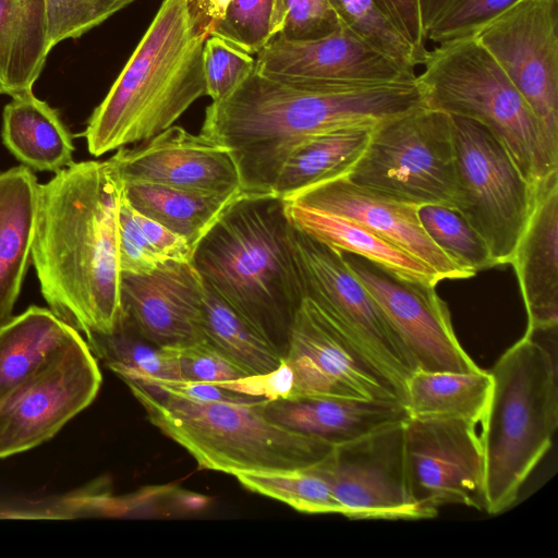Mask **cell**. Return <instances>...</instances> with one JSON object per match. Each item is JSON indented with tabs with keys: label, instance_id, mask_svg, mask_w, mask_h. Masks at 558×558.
<instances>
[{
	"label": "cell",
	"instance_id": "cell-1",
	"mask_svg": "<svg viewBox=\"0 0 558 558\" xmlns=\"http://www.w3.org/2000/svg\"><path fill=\"white\" fill-rule=\"evenodd\" d=\"M123 196L113 156L73 162L38 187L31 257L40 291L50 311L85 336L109 333L122 312Z\"/></svg>",
	"mask_w": 558,
	"mask_h": 558
},
{
	"label": "cell",
	"instance_id": "cell-2",
	"mask_svg": "<svg viewBox=\"0 0 558 558\" xmlns=\"http://www.w3.org/2000/svg\"><path fill=\"white\" fill-rule=\"evenodd\" d=\"M422 105L415 80L290 83L255 71L211 101L201 133L231 154L242 191L274 193L280 170L305 140L345 128H376Z\"/></svg>",
	"mask_w": 558,
	"mask_h": 558
},
{
	"label": "cell",
	"instance_id": "cell-3",
	"mask_svg": "<svg viewBox=\"0 0 558 558\" xmlns=\"http://www.w3.org/2000/svg\"><path fill=\"white\" fill-rule=\"evenodd\" d=\"M294 232L281 197L242 192L199 240L193 255L203 281L282 357L305 296Z\"/></svg>",
	"mask_w": 558,
	"mask_h": 558
},
{
	"label": "cell",
	"instance_id": "cell-4",
	"mask_svg": "<svg viewBox=\"0 0 558 558\" xmlns=\"http://www.w3.org/2000/svg\"><path fill=\"white\" fill-rule=\"evenodd\" d=\"M210 31L187 0H163L92 113L84 136L93 156L147 141L206 95L203 49Z\"/></svg>",
	"mask_w": 558,
	"mask_h": 558
},
{
	"label": "cell",
	"instance_id": "cell-5",
	"mask_svg": "<svg viewBox=\"0 0 558 558\" xmlns=\"http://www.w3.org/2000/svg\"><path fill=\"white\" fill-rule=\"evenodd\" d=\"M557 332L527 335L489 371L493 388L482 421L485 509L498 514L551 447L558 426V374L547 343Z\"/></svg>",
	"mask_w": 558,
	"mask_h": 558
},
{
	"label": "cell",
	"instance_id": "cell-6",
	"mask_svg": "<svg viewBox=\"0 0 558 558\" xmlns=\"http://www.w3.org/2000/svg\"><path fill=\"white\" fill-rule=\"evenodd\" d=\"M148 421L184 448L198 469L241 472L310 469L333 449L330 442L270 421L260 401H195L154 384L124 381Z\"/></svg>",
	"mask_w": 558,
	"mask_h": 558
},
{
	"label": "cell",
	"instance_id": "cell-7",
	"mask_svg": "<svg viewBox=\"0 0 558 558\" xmlns=\"http://www.w3.org/2000/svg\"><path fill=\"white\" fill-rule=\"evenodd\" d=\"M415 83L422 104L486 126L533 185L542 177V134L525 99L474 37L426 50Z\"/></svg>",
	"mask_w": 558,
	"mask_h": 558
},
{
	"label": "cell",
	"instance_id": "cell-8",
	"mask_svg": "<svg viewBox=\"0 0 558 558\" xmlns=\"http://www.w3.org/2000/svg\"><path fill=\"white\" fill-rule=\"evenodd\" d=\"M347 178L407 203L453 208L451 116L420 105L380 123Z\"/></svg>",
	"mask_w": 558,
	"mask_h": 558
},
{
	"label": "cell",
	"instance_id": "cell-9",
	"mask_svg": "<svg viewBox=\"0 0 558 558\" xmlns=\"http://www.w3.org/2000/svg\"><path fill=\"white\" fill-rule=\"evenodd\" d=\"M451 121L453 208L484 239L496 266L510 264L530 216L533 185L486 126L456 116Z\"/></svg>",
	"mask_w": 558,
	"mask_h": 558
},
{
	"label": "cell",
	"instance_id": "cell-10",
	"mask_svg": "<svg viewBox=\"0 0 558 558\" xmlns=\"http://www.w3.org/2000/svg\"><path fill=\"white\" fill-rule=\"evenodd\" d=\"M534 113L542 177L558 171V0H520L473 36Z\"/></svg>",
	"mask_w": 558,
	"mask_h": 558
},
{
	"label": "cell",
	"instance_id": "cell-11",
	"mask_svg": "<svg viewBox=\"0 0 558 558\" xmlns=\"http://www.w3.org/2000/svg\"><path fill=\"white\" fill-rule=\"evenodd\" d=\"M295 229V228H294ZM296 260L305 296L349 336L402 400L416 365L344 254L295 229Z\"/></svg>",
	"mask_w": 558,
	"mask_h": 558
},
{
	"label": "cell",
	"instance_id": "cell-12",
	"mask_svg": "<svg viewBox=\"0 0 558 558\" xmlns=\"http://www.w3.org/2000/svg\"><path fill=\"white\" fill-rule=\"evenodd\" d=\"M399 421L335 446L313 470L329 484L340 514L350 519H424L412 498Z\"/></svg>",
	"mask_w": 558,
	"mask_h": 558
},
{
	"label": "cell",
	"instance_id": "cell-13",
	"mask_svg": "<svg viewBox=\"0 0 558 558\" xmlns=\"http://www.w3.org/2000/svg\"><path fill=\"white\" fill-rule=\"evenodd\" d=\"M283 359L294 376V397H338L400 402L395 388L349 336L311 298L300 303Z\"/></svg>",
	"mask_w": 558,
	"mask_h": 558
},
{
	"label": "cell",
	"instance_id": "cell-14",
	"mask_svg": "<svg viewBox=\"0 0 558 558\" xmlns=\"http://www.w3.org/2000/svg\"><path fill=\"white\" fill-rule=\"evenodd\" d=\"M100 385L95 355L80 336L54 361L0 400V458L51 438L93 402Z\"/></svg>",
	"mask_w": 558,
	"mask_h": 558
},
{
	"label": "cell",
	"instance_id": "cell-15",
	"mask_svg": "<svg viewBox=\"0 0 558 558\" xmlns=\"http://www.w3.org/2000/svg\"><path fill=\"white\" fill-rule=\"evenodd\" d=\"M403 428L410 490L424 519L448 505L485 509L484 451L475 424L407 417Z\"/></svg>",
	"mask_w": 558,
	"mask_h": 558
},
{
	"label": "cell",
	"instance_id": "cell-16",
	"mask_svg": "<svg viewBox=\"0 0 558 558\" xmlns=\"http://www.w3.org/2000/svg\"><path fill=\"white\" fill-rule=\"evenodd\" d=\"M345 260L386 319L424 371L474 372L481 367L464 351L447 304L435 287L411 281L353 254Z\"/></svg>",
	"mask_w": 558,
	"mask_h": 558
},
{
	"label": "cell",
	"instance_id": "cell-17",
	"mask_svg": "<svg viewBox=\"0 0 558 558\" xmlns=\"http://www.w3.org/2000/svg\"><path fill=\"white\" fill-rule=\"evenodd\" d=\"M254 71L290 83L398 82L415 71L381 53L341 23L332 34L313 40L275 36L257 53Z\"/></svg>",
	"mask_w": 558,
	"mask_h": 558
},
{
	"label": "cell",
	"instance_id": "cell-18",
	"mask_svg": "<svg viewBox=\"0 0 558 558\" xmlns=\"http://www.w3.org/2000/svg\"><path fill=\"white\" fill-rule=\"evenodd\" d=\"M124 182H146L215 194L242 191L227 148L172 125L133 148L113 155Z\"/></svg>",
	"mask_w": 558,
	"mask_h": 558
},
{
	"label": "cell",
	"instance_id": "cell-19",
	"mask_svg": "<svg viewBox=\"0 0 558 558\" xmlns=\"http://www.w3.org/2000/svg\"><path fill=\"white\" fill-rule=\"evenodd\" d=\"M288 198L359 222L424 263L439 281L474 276L430 240L420 221L418 205L360 186L347 177L320 183Z\"/></svg>",
	"mask_w": 558,
	"mask_h": 558
},
{
	"label": "cell",
	"instance_id": "cell-20",
	"mask_svg": "<svg viewBox=\"0 0 558 558\" xmlns=\"http://www.w3.org/2000/svg\"><path fill=\"white\" fill-rule=\"evenodd\" d=\"M121 305L149 342L179 348L204 340V281L193 263L166 262L145 275L121 274Z\"/></svg>",
	"mask_w": 558,
	"mask_h": 558
},
{
	"label": "cell",
	"instance_id": "cell-21",
	"mask_svg": "<svg viewBox=\"0 0 558 558\" xmlns=\"http://www.w3.org/2000/svg\"><path fill=\"white\" fill-rule=\"evenodd\" d=\"M510 264L526 310L525 333L557 331L558 171L533 184L530 216Z\"/></svg>",
	"mask_w": 558,
	"mask_h": 558
},
{
	"label": "cell",
	"instance_id": "cell-22",
	"mask_svg": "<svg viewBox=\"0 0 558 558\" xmlns=\"http://www.w3.org/2000/svg\"><path fill=\"white\" fill-rule=\"evenodd\" d=\"M260 408L270 421L333 446L408 417L400 402L338 397L263 399Z\"/></svg>",
	"mask_w": 558,
	"mask_h": 558
},
{
	"label": "cell",
	"instance_id": "cell-23",
	"mask_svg": "<svg viewBox=\"0 0 558 558\" xmlns=\"http://www.w3.org/2000/svg\"><path fill=\"white\" fill-rule=\"evenodd\" d=\"M38 187L26 166L0 173V329L13 318L32 258Z\"/></svg>",
	"mask_w": 558,
	"mask_h": 558
},
{
	"label": "cell",
	"instance_id": "cell-24",
	"mask_svg": "<svg viewBox=\"0 0 558 558\" xmlns=\"http://www.w3.org/2000/svg\"><path fill=\"white\" fill-rule=\"evenodd\" d=\"M283 205L295 229L337 251L363 257L411 281L432 286L439 282L424 263L352 219L290 198L283 199Z\"/></svg>",
	"mask_w": 558,
	"mask_h": 558
},
{
	"label": "cell",
	"instance_id": "cell-25",
	"mask_svg": "<svg viewBox=\"0 0 558 558\" xmlns=\"http://www.w3.org/2000/svg\"><path fill=\"white\" fill-rule=\"evenodd\" d=\"M80 332L50 310L31 306L0 329V400L63 353Z\"/></svg>",
	"mask_w": 558,
	"mask_h": 558
},
{
	"label": "cell",
	"instance_id": "cell-26",
	"mask_svg": "<svg viewBox=\"0 0 558 558\" xmlns=\"http://www.w3.org/2000/svg\"><path fill=\"white\" fill-rule=\"evenodd\" d=\"M51 49L46 0H0V94L33 92Z\"/></svg>",
	"mask_w": 558,
	"mask_h": 558
},
{
	"label": "cell",
	"instance_id": "cell-27",
	"mask_svg": "<svg viewBox=\"0 0 558 558\" xmlns=\"http://www.w3.org/2000/svg\"><path fill=\"white\" fill-rule=\"evenodd\" d=\"M2 140L24 165L57 173L73 163L72 136L56 109L33 92L13 97L4 107Z\"/></svg>",
	"mask_w": 558,
	"mask_h": 558
},
{
	"label": "cell",
	"instance_id": "cell-28",
	"mask_svg": "<svg viewBox=\"0 0 558 558\" xmlns=\"http://www.w3.org/2000/svg\"><path fill=\"white\" fill-rule=\"evenodd\" d=\"M493 388L489 371H424L405 384L403 407L409 418L460 420L481 424Z\"/></svg>",
	"mask_w": 558,
	"mask_h": 558
},
{
	"label": "cell",
	"instance_id": "cell-29",
	"mask_svg": "<svg viewBox=\"0 0 558 558\" xmlns=\"http://www.w3.org/2000/svg\"><path fill=\"white\" fill-rule=\"evenodd\" d=\"M374 129L345 128L305 140L288 156L274 193L284 199L320 183L348 177Z\"/></svg>",
	"mask_w": 558,
	"mask_h": 558
},
{
	"label": "cell",
	"instance_id": "cell-30",
	"mask_svg": "<svg viewBox=\"0 0 558 558\" xmlns=\"http://www.w3.org/2000/svg\"><path fill=\"white\" fill-rule=\"evenodd\" d=\"M241 193L215 194L155 183L124 182L125 198L137 211L183 236L194 250Z\"/></svg>",
	"mask_w": 558,
	"mask_h": 558
},
{
	"label": "cell",
	"instance_id": "cell-31",
	"mask_svg": "<svg viewBox=\"0 0 558 558\" xmlns=\"http://www.w3.org/2000/svg\"><path fill=\"white\" fill-rule=\"evenodd\" d=\"M86 343L124 381H183L178 349L159 347L143 338L123 311L109 333L86 335Z\"/></svg>",
	"mask_w": 558,
	"mask_h": 558
},
{
	"label": "cell",
	"instance_id": "cell-32",
	"mask_svg": "<svg viewBox=\"0 0 558 558\" xmlns=\"http://www.w3.org/2000/svg\"><path fill=\"white\" fill-rule=\"evenodd\" d=\"M201 330L203 339L247 375L276 369L282 355L204 282Z\"/></svg>",
	"mask_w": 558,
	"mask_h": 558
},
{
	"label": "cell",
	"instance_id": "cell-33",
	"mask_svg": "<svg viewBox=\"0 0 558 558\" xmlns=\"http://www.w3.org/2000/svg\"><path fill=\"white\" fill-rule=\"evenodd\" d=\"M234 476L246 489L282 501L298 511L340 514L328 482L313 468L241 472Z\"/></svg>",
	"mask_w": 558,
	"mask_h": 558
},
{
	"label": "cell",
	"instance_id": "cell-34",
	"mask_svg": "<svg viewBox=\"0 0 558 558\" xmlns=\"http://www.w3.org/2000/svg\"><path fill=\"white\" fill-rule=\"evenodd\" d=\"M418 218L430 240L464 269L475 275L496 266L484 239L454 208L421 205Z\"/></svg>",
	"mask_w": 558,
	"mask_h": 558
},
{
	"label": "cell",
	"instance_id": "cell-35",
	"mask_svg": "<svg viewBox=\"0 0 558 558\" xmlns=\"http://www.w3.org/2000/svg\"><path fill=\"white\" fill-rule=\"evenodd\" d=\"M342 24L397 63L415 71L425 53L396 27L376 0H330Z\"/></svg>",
	"mask_w": 558,
	"mask_h": 558
},
{
	"label": "cell",
	"instance_id": "cell-36",
	"mask_svg": "<svg viewBox=\"0 0 558 558\" xmlns=\"http://www.w3.org/2000/svg\"><path fill=\"white\" fill-rule=\"evenodd\" d=\"M286 17L284 0H231L209 36L253 54L280 34Z\"/></svg>",
	"mask_w": 558,
	"mask_h": 558
},
{
	"label": "cell",
	"instance_id": "cell-37",
	"mask_svg": "<svg viewBox=\"0 0 558 558\" xmlns=\"http://www.w3.org/2000/svg\"><path fill=\"white\" fill-rule=\"evenodd\" d=\"M135 0H46L51 48L77 38Z\"/></svg>",
	"mask_w": 558,
	"mask_h": 558
},
{
	"label": "cell",
	"instance_id": "cell-38",
	"mask_svg": "<svg viewBox=\"0 0 558 558\" xmlns=\"http://www.w3.org/2000/svg\"><path fill=\"white\" fill-rule=\"evenodd\" d=\"M252 54L217 36H209L203 49L206 96L220 101L230 96L254 71Z\"/></svg>",
	"mask_w": 558,
	"mask_h": 558
},
{
	"label": "cell",
	"instance_id": "cell-39",
	"mask_svg": "<svg viewBox=\"0 0 558 558\" xmlns=\"http://www.w3.org/2000/svg\"><path fill=\"white\" fill-rule=\"evenodd\" d=\"M520 0H461L426 34L435 45L473 37L485 24Z\"/></svg>",
	"mask_w": 558,
	"mask_h": 558
},
{
	"label": "cell",
	"instance_id": "cell-40",
	"mask_svg": "<svg viewBox=\"0 0 558 558\" xmlns=\"http://www.w3.org/2000/svg\"><path fill=\"white\" fill-rule=\"evenodd\" d=\"M119 262L121 274L145 275L163 264L142 230L137 210L123 196L119 210Z\"/></svg>",
	"mask_w": 558,
	"mask_h": 558
},
{
	"label": "cell",
	"instance_id": "cell-41",
	"mask_svg": "<svg viewBox=\"0 0 558 558\" xmlns=\"http://www.w3.org/2000/svg\"><path fill=\"white\" fill-rule=\"evenodd\" d=\"M284 4L287 17L279 35L287 39H319L341 25L330 0H284Z\"/></svg>",
	"mask_w": 558,
	"mask_h": 558
},
{
	"label": "cell",
	"instance_id": "cell-42",
	"mask_svg": "<svg viewBox=\"0 0 558 558\" xmlns=\"http://www.w3.org/2000/svg\"><path fill=\"white\" fill-rule=\"evenodd\" d=\"M177 349L183 381L217 384L247 375L205 340Z\"/></svg>",
	"mask_w": 558,
	"mask_h": 558
},
{
	"label": "cell",
	"instance_id": "cell-43",
	"mask_svg": "<svg viewBox=\"0 0 558 558\" xmlns=\"http://www.w3.org/2000/svg\"><path fill=\"white\" fill-rule=\"evenodd\" d=\"M216 385L238 393L276 400L292 397L294 376L288 362L282 359L280 365L268 373L246 375Z\"/></svg>",
	"mask_w": 558,
	"mask_h": 558
},
{
	"label": "cell",
	"instance_id": "cell-44",
	"mask_svg": "<svg viewBox=\"0 0 558 558\" xmlns=\"http://www.w3.org/2000/svg\"><path fill=\"white\" fill-rule=\"evenodd\" d=\"M403 36L425 53L426 40L422 31L417 0H376Z\"/></svg>",
	"mask_w": 558,
	"mask_h": 558
},
{
	"label": "cell",
	"instance_id": "cell-45",
	"mask_svg": "<svg viewBox=\"0 0 558 558\" xmlns=\"http://www.w3.org/2000/svg\"><path fill=\"white\" fill-rule=\"evenodd\" d=\"M159 386L168 391L179 396L204 402L226 401V402H250L257 399V397L238 393L213 383L203 381H174V383H147Z\"/></svg>",
	"mask_w": 558,
	"mask_h": 558
},
{
	"label": "cell",
	"instance_id": "cell-46",
	"mask_svg": "<svg viewBox=\"0 0 558 558\" xmlns=\"http://www.w3.org/2000/svg\"><path fill=\"white\" fill-rule=\"evenodd\" d=\"M461 0H417L422 31L426 40L428 31Z\"/></svg>",
	"mask_w": 558,
	"mask_h": 558
},
{
	"label": "cell",
	"instance_id": "cell-47",
	"mask_svg": "<svg viewBox=\"0 0 558 558\" xmlns=\"http://www.w3.org/2000/svg\"><path fill=\"white\" fill-rule=\"evenodd\" d=\"M195 15L211 33L214 25L225 15L231 0H187Z\"/></svg>",
	"mask_w": 558,
	"mask_h": 558
}]
</instances>
